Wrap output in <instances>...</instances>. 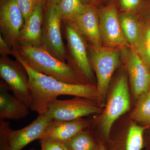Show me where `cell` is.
Segmentation results:
<instances>
[{
    "mask_svg": "<svg viewBox=\"0 0 150 150\" xmlns=\"http://www.w3.org/2000/svg\"><path fill=\"white\" fill-rule=\"evenodd\" d=\"M13 56L21 63L27 71L28 86L31 94L30 110L45 114L49 103L60 95L82 97L97 102L100 100L97 88L90 84H71L63 82L53 77L40 74L29 67L22 58L17 49H12Z\"/></svg>",
    "mask_w": 150,
    "mask_h": 150,
    "instance_id": "cell-1",
    "label": "cell"
},
{
    "mask_svg": "<svg viewBox=\"0 0 150 150\" xmlns=\"http://www.w3.org/2000/svg\"><path fill=\"white\" fill-rule=\"evenodd\" d=\"M17 49L29 67L38 72L67 83H85L67 63L56 59L42 46H21Z\"/></svg>",
    "mask_w": 150,
    "mask_h": 150,
    "instance_id": "cell-2",
    "label": "cell"
},
{
    "mask_svg": "<svg viewBox=\"0 0 150 150\" xmlns=\"http://www.w3.org/2000/svg\"><path fill=\"white\" fill-rule=\"evenodd\" d=\"M63 23L67 42L65 46L67 63L85 83L93 85L94 77L88 43L71 22L65 21Z\"/></svg>",
    "mask_w": 150,
    "mask_h": 150,
    "instance_id": "cell-3",
    "label": "cell"
},
{
    "mask_svg": "<svg viewBox=\"0 0 150 150\" xmlns=\"http://www.w3.org/2000/svg\"><path fill=\"white\" fill-rule=\"evenodd\" d=\"M88 51L91 65L96 74V87L102 100L106 95L112 74L119 64V49L104 46L93 48L88 44Z\"/></svg>",
    "mask_w": 150,
    "mask_h": 150,
    "instance_id": "cell-4",
    "label": "cell"
},
{
    "mask_svg": "<svg viewBox=\"0 0 150 150\" xmlns=\"http://www.w3.org/2000/svg\"><path fill=\"white\" fill-rule=\"evenodd\" d=\"M130 107L128 79L122 74L116 83L103 112L100 122V130L103 138L108 142L111 127L120 116L129 110Z\"/></svg>",
    "mask_w": 150,
    "mask_h": 150,
    "instance_id": "cell-5",
    "label": "cell"
},
{
    "mask_svg": "<svg viewBox=\"0 0 150 150\" xmlns=\"http://www.w3.org/2000/svg\"><path fill=\"white\" fill-rule=\"evenodd\" d=\"M62 23L56 5L48 4L43 14L41 46L56 59L66 63V48L62 39Z\"/></svg>",
    "mask_w": 150,
    "mask_h": 150,
    "instance_id": "cell-6",
    "label": "cell"
},
{
    "mask_svg": "<svg viewBox=\"0 0 150 150\" xmlns=\"http://www.w3.org/2000/svg\"><path fill=\"white\" fill-rule=\"evenodd\" d=\"M75 97L71 99L55 100L48 105L46 113L54 120L71 121L101 111L95 100Z\"/></svg>",
    "mask_w": 150,
    "mask_h": 150,
    "instance_id": "cell-7",
    "label": "cell"
},
{
    "mask_svg": "<svg viewBox=\"0 0 150 150\" xmlns=\"http://www.w3.org/2000/svg\"><path fill=\"white\" fill-rule=\"evenodd\" d=\"M0 76L7 84L14 96L30 107L31 94L28 86L29 77L23 65L8 56L0 57Z\"/></svg>",
    "mask_w": 150,
    "mask_h": 150,
    "instance_id": "cell-8",
    "label": "cell"
},
{
    "mask_svg": "<svg viewBox=\"0 0 150 150\" xmlns=\"http://www.w3.org/2000/svg\"><path fill=\"white\" fill-rule=\"evenodd\" d=\"M98 12L103 46L119 50L130 46L122 32L115 4L98 8Z\"/></svg>",
    "mask_w": 150,
    "mask_h": 150,
    "instance_id": "cell-9",
    "label": "cell"
},
{
    "mask_svg": "<svg viewBox=\"0 0 150 150\" xmlns=\"http://www.w3.org/2000/svg\"><path fill=\"white\" fill-rule=\"evenodd\" d=\"M24 19L16 0H3L0 7V31L11 49L17 48Z\"/></svg>",
    "mask_w": 150,
    "mask_h": 150,
    "instance_id": "cell-10",
    "label": "cell"
},
{
    "mask_svg": "<svg viewBox=\"0 0 150 150\" xmlns=\"http://www.w3.org/2000/svg\"><path fill=\"white\" fill-rule=\"evenodd\" d=\"M121 50L129 72L134 95L139 98L142 94L149 91L150 71L131 46L124 47Z\"/></svg>",
    "mask_w": 150,
    "mask_h": 150,
    "instance_id": "cell-11",
    "label": "cell"
},
{
    "mask_svg": "<svg viewBox=\"0 0 150 150\" xmlns=\"http://www.w3.org/2000/svg\"><path fill=\"white\" fill-rule=\"evenodd\" d=\"M67 21L71 22L76 26L92 47L99 48L103 46L100 33L99 15L96 6L86 5L79 13Z\"/></svg>",
    "mask_w": 150,
    "mask_h": 150,
    "instance_id": "cell-12",
    "label": "cell"
},
{
    "mask_svg": "<svg viewBox=\"0 0 150 150\" xmlns=\"http://www.w3.org/2000/svg\"><path fill=\"white\" fill-rule=\"evenodd\" d=\"M53 119L46 113L39 115L29 125L22 129L13 130L9 140V150H21L31 142L40 139Z\"/></svg>",
    "mask_w": 150,
    "mask_h": 150,
    "instance_id": "cell-13",
    "label": "cell"
},
{
    "mask_svg": "<svg viewBox=\"0 0 150 150\" xmlns=\"http://www.w3.org/2000/svg\"><path fill=\"white\" fill-rule=\"evenodd\" d=\"M89 126L88 121L81 118L71 121L53 120L45 129L40 139L65 143Z\"/></svg>",
    "mask_w": 150,
    "mask_h": 150,
    "instance_id": "cell-14",
    "label": "cell"
},
{
    "mask_svg": "<svg viewBox=\"0 0 150 150\" xmlns=\"http://www.w3.org/2000/svg\"><path fill=\"white\" fill-rule=\"evenodd\" d=\"M43 14V5L38 3L27 21L25 23L19 37L18 47L41 46Z\"/></svg>",
    "mask_w": 150,
    "mask_h": 150,
    "instance_id": "cell-15",
    "label": "cell"
},
{
    "mask_svg": "<svg viewBox=\"0 0 150 150\" xmlns=\"http://www.w3.org/2000/svg\"><path fill=\"white\" fill-rule=\"evenodd\" d=\"M8 85L2 80L0 82V119L18 120L25 118L29 113L26 103L9 93Z\"/></svg>",
    "mask_w": 150,
    "mask_h": 150,
    "instance_id": "cell-16",
    "label": "cell"
},
{
    "mask_svg": "<svg viewBox=\"0 0 150 150\" xmlns=\"http://www.w3.org/2000/svg\"><path fill=\"white\" fill-rule=\"evenodd\" d=\"M119 19L122 32L129 46L134 48L139 42L142 28V21L136 13L121 11Z\"/></svg>",
    "mask_w": 150,
    "mask_h": 150,
    "instance_id": "cell-17",
    "label": "cell"
},
{
    "mask_svg": "<svg viewBox=\"0 0 150 150\" xmlns=\"http://www.w3.org/2000/svg\"><path fill=\"white\" fill-rule=\"evenodd\" d=\"M145 127L132 124L123 140L121 150H142L144 146Z\"/></svg>",
    "mask_w": 150,
    "mask_h": 150,
    "instance_id": "cell-18",
    "label": "cell"
},
{
    "mask_svg": "<svg viewBox=\"0 0 150 150\" xmlns=\"http://www.w3.org/2000/svg\"><path fill=\"white\" fill-rule=\"evenodd\" d=\"M133 48L150 71V23H143L141 37Z\"/></svg>",
    "mask_w": 150,
    "mask_h": 150,
    "instance_id": "cell-19",
    "label": "cell"
},
{
    "mask_svg": "<svg viewBox=\"0 0 150 150\" xmlns=\"http://www.w3.org/2000/svg\"><path fill=\"white\" fill-rule=\"evenodd\" d=\"M69 150H95L98 146L89 131H81L64 143Z\"/></svg>",
    "mask_w": 150,
    "mask_h": 150,
    "instance_id": "cell-20",
    "label": "cell"
},
{
    "mask_svg": "<svg viewBox=\"0 0 150 150\" xmlns=\"http://www.w3.org/2000/svg\"><path fill=\"white\" fill-rule=\"evenodd\" d=\"M131 117L134 120L143 125H150V91L139 97Z\"/></svg>",
    "mask_w": 150,
    "mask_h": 150,
    "instance_id": "cell-21",
    "label": "cell"
},
{
    "mask_svg": "<svg viewBox=\"0 0 150 150\" xmlns=\"http://www.w3.org/2000/svg\"><path fill=\"white\" fill-rule=\"evenodd\" d=\"M62 21L72 18L85 6L81 0H61L56 5Z\"/></svg>",
    "mask_w": 150,
    "mask_h": 150,
    "instance_id": "cell-22",
    "label": "cell"
},
{
    "mask_svg": "<svg viewBox=\"0 0 150 150\" xmlns=\"http://www.w3.org/2000/svg\"><path fill=\"white\" fill-rule=\"evenodd\" d=\"M12 131L9 122L0 119V150H9L10 138Z\"/></svg>",
    "mask_w": 150,
    "mask_h": 150,
    "instance_id": "cell-23",
    "label": "cell"
},
{
    "mask_svg": "<svg viewBox=\"0 0 150 150\" xmlns=\"http://www.w3.org/2000/svg\"><path fill=\"white\" fill-rule=\"evenodd\" d=\"M17 4L21 11L25 23L32 13L33 11L38 4L36 0H16Z\"/></svg>",
    "mask_w": 150,
    "mask_h": 150,
    "instance_id": "cell-24",
    "label": "cell"
},
{
    "mask_svg": "<svg viewBox=\"0 0 150 150\" xmlns=\"http://www.w3.org/2000/svg\"><path fill=\"white\" fill-rule=\"evenodd\" d=\"M143 0H118L122 11L137 13L142 5Z\"/></svg>",
    "mask_w": 150,
    "mask_h": 150,
    "instance_id": "cell-25",
    "label": "cell"
},
{
    "mask_svg": "<svg viewBox=\"0 0 150 150\" xmlns=\"http://www.w3.org/2000/svg\"><path fill=\"white\" fill-rule=\"evenodd\" d=\"M39 140L41 150H69L64 143L43 139Z\"/></svg>",
    "mask_w": 150,
    "mask_h": 150,
    "instance_id": "cell-26",
    "label": "cell"
},
{
    "mask_svg": "<svg viewBox=\"0 0 150 150\" xmlns=\"http://www.w3.org/2000/svg\"><path fill=\"white\" fill-rule=\"evenodd\" d=\"M136 13L142 21L150 23V0H143L142 5Z\"/></svg>",
    "mask_w": 150,
    "mask_h": 150,
    "instance_id": "cell-27",
    "label": "cell"
},
{
    "mask_svg": "<svg viewBox=\"0 0 150 150\" xmlns=\"http://www.w3.org/2000/svg\"><path fill=\"white\" fill-rule=\"evenodd\" d=\"M13 50L10 48L7 43L4 40L1 35L0 34V54L1 56H8L13 55Z\"/></svg>",
    "mask_w": 150,
    "mask_h": 150,
    "instance_id": "cell-28",
    "label": "cell"
},
{
    "mask_svg": "<svg viewBox=\"0 0 150 150\" xmlns=\"http://www.w3.org/2000/svg\"><path fill=\"white\" fill-rule=\"evenodd\" d=\"M85 5H93L96 6V4H99L105 0H81Z\"/></svg>",
    "mask_w": 150,
    "mask_h": 150,
    "instance_id": "cell-29",
    "label": "cell"
},
{
    "mask_svg": "<svg viewBox=\"0 0 150 150\" xmlns=\"http://www.w3.org/2000/svg\"><path fill=\"white\" fill-rule=\"evenodd\" d=\"M95 150H108V149L104 143H100L98 144V146Z\"/></svg>",
    "mask_w": 150,
    "mask_h": 150,
    "instance_id": "cell-30",
    "label": "cell"
},
{
    "mask_svg": "<svg viewBox=\"0 0 150 150\" xmlns=\"http://www.w3.org/2000/svg\"><path fill=\"white\" fill-rule=\"evenodd\" d=\"M61 0H49V4H52L57 5Z\"/></svg>",
    "mask_w": 150,
    "mask_h": 150,
    "instance_id": "cell-31",
    "label": "cell"
},
{
    "mask_svg": "<svg viewBox=\"0 0 150 150\" xmlns=\"http://www.w3.org/2000/svg\"><path fill=\"white\" fill-rule=\"evenodd\" d=\"M45 1H46V0H36L37 3H40V4H41L43 5L44 4V2H45Z\"/></svg>",
    "mask_w": 150,
    "mask_h": 150,
    "instance_id": "cell-32",
    "label": "cell"
},
{
    "mask_svg": "<svg viewBox=\"0 0 150 150\" xmlns=\"http://www.w3.org/2000/svg\"><path fill=\"white\" fill-rule=\"evenodd\" d=\"M145 144L149 148V150H150V141H149L148 143H144V145H145Z\"/></svg>",
    "mask_w": 150,
    "mask_h": 150,
    "instance_id": "cell-33",
    "label": "cell"
},
{
    "mask_svg": "<svg viewBox=\"0 0 150 150\" xmlns=\"http://www.w3.org/2000/svg\"><path fill=\"white\" fill-rule=\"evenodd\" d=\"M29 150H35V149H29Z\"/></svg>",
    "mask_w": 150,
    "mask_h": 150,
    "instance_id": "cell-34",
    "label": "cell"
},
{
    "mask_svg": "<svg viewBox=\"0 0 150 150\" xmlns=\"http://www.w3.org/2000/svg\"><path fill=\"white\" fill-rule=\"evenodd\" d=\"M149 91H150V90Z\"/></svg>",
    "mask_w": 150,
    "mask_h": 150,
    "instance_id": "cell-35",
    "label": "cell"
},
{
    "mask_svg": "<svg viewBox=\"0 0 150 150\" xmlns=\"http://www.w3.org/2000/svg\"></svg>",
    "mask_w": 150,
    "mask_h": 150,
    "instance_id": "cell-36",
    "label": "cell"
}]
</instances>
